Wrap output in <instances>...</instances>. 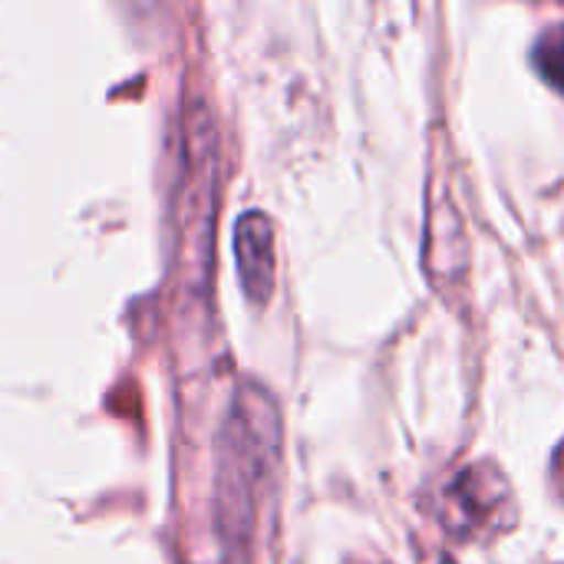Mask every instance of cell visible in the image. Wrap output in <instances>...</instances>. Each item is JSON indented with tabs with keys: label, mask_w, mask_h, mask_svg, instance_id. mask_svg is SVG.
<instances>
[{
	"label": "cell",
	"mask_w": 564,
	"mask_h": 564,
	"mask_svg": "<svg viewBox=\"0 0 564 564\" xmlns=\"http://www.w3.org/2000/svg\"><path fill=\"white\" fill-rule=\"evenodd\" d=\"M281 449V420L268 390L245 383L231 403L218 463V532L245 549Z\"/></svg>",
	"instance_id": "obj_1"
},
{
	"label": "cell",
	"mask_w": 564,
	"mask_h": 564,
	"mask_svg": "<svg viewBox=\"0 0 564 564\" xmlns=\"http://www.w3.org/2000/svg\"><path fill=\"white\" fill-rule=\"evenodd\" d=\"M185 185H182V245L185 261L205 274L212 254V218H215V135L205 109H192L185 122Z\"/></svg>",
	"instance_id": "obj_2"
},
{
	"label": "cell",
	"mask_w": 564,
	"mask_h": 564,
	"mask_svg": "<svg viewBox=\"0 0 564 564\" xmlns=\"http://www.w3.org/2000/svg\"><path fill=\"white\" fill-rule=\"evenodd\" d=\"M235 261L245 297L251 304H268L278 281V251H274V225L264 212H245L235 221Z\"/></svg>",
	"instance_id": "obj_3"
},
{
	"label": "cell",
	"mask_w": 564,
	"mask_h": 564,
	"mask_svg": "<svg viewBox=\"0 0 564 564\" xmlns=\"http://www.w3.org/2000/svg\"><path fill=\"white\" fill-rule=\"evenodd\" d=\"M532 63L552 89L564 93V20L549 23L539 33V40L532 46Z\"/></svg>",
	"instance_id": "obj_4"
}]
</instances>
